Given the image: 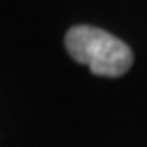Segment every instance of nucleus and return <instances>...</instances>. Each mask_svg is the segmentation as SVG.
I'll return each instance as SVG.
<instances>
[{
  "label": "nucleus",
  "mask_w": 147,
  "mask_h": 147,
  "mask_svg": "<svg viewBox=\"0 0 147 147\" xmlns=\"http://www.w3.org/2000/svg\"><path fill=\"white\" fill-rule=\"evenodd\" d=\"M65 49L78 63L88 65L92 74L104 78H119L133 65L131 47L98 27H71L65 35Z\"/></svg>",
  "instance_id": "1"
}]
</instances>
